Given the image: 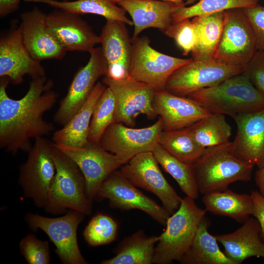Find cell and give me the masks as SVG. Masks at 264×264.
I'll return each instance as SVG.
<instances>
[{
    "label": "cell",
    "instance_id": "4316f807",
    "mask_svg": "<svg viewBox=\"0 0 264 264\" xmlns=\"http://www.w3.org/2000/svg\"><path fill=\"white\" fill-rule=\"evenodd\" d=\"M210 220L201 221L194 241L179 262L182 264H235L220 249L218 241L208 232Z\"/></svg>",
    "mask_w": 264,
    "mask_h": 264
},
{
    "label": "cell",
    "instance_id": "6da1fadb",
    "mask_svg": "<svg viewBox=\"0 0 264 264\" xmlns=\"http://www.w3.org/2000/svg\"><path fill=\"white\" fill-rule=\"evenodd\" d=\"M9 81H0V147L16 154L28 152L31 140L44 137L55 129L44 118V114L55 104L58 95L52 90L53 82L46 76L31 78L29 88L21 99H13L7 93Z\"/></svg>",
    "mask_w": 264,
    "mask_h": 264
},
{
    "label": "cell",
    "instance_id": "7c38bea8",
    "mask_svg": "<svg viewBox=\"0 0 264 264\" xmlns=\"http://www.w3.org/2000/svg\"><path fill=\"white\" fill-rule=\"evenodd\" d=\"M119 171L135 186L155 195L171 215L179 208L181 198L164 177L152 152L134 156Z\"/></svg>",
    "mask_w": 264,
    "mask_h": 264
},
{
    "label": "cell",
    "instance_id": "ac0fdd59",
    "mask_svg": "<svg viewBox=\"0 0 264 264\" xmlns=\"http://www.w3.org/2000/svg\"><path fill=\"white\" fill-rule=\"evenodd\" d=\"M46 23L49 32L66 51L89 52L100 44V37L80 15L56 9L46 14Z\"/></svg>",
    "mask_w": 264,
    "mask_h": 264
},
{
    "label": "cell",
    "instance_id": "9a60e30c",
    "mask_svg": "<svg viewBox=\"0 0 264 264\" xmlns=\"http://www.w3.org/2000/svg\"><path fill=\"white\" fill-rule=\"evenodd\" d=\"M89 53L88 62L76 73L55 114L54 121L60 125L70 120L85 103L98 79L106 75L107 65L101 47H94Z\"/></svg>",
    "mask_w": 264,
    "mask_h": 264
},
{
    "label": "cell",
    "instance_id": "cb8c5ba5",
    "mask_svg": "<svg viewBox=\"0 0 264 264\" xmlns=\"http://www.w3.org/2000/svg\"><path fill=\"white\" fill-rule=\"evenodd\" d=\"M214 236L224 247V254L235 264H241L253 256L264 258V243L256 218H248L241 227L231 233Z\"/></svg>",
    "mask_w": 264,
    "mask_h": 264
},
{
    "label": "cell",
    "instance_id": "b9f144b4",
    "mask_svg": "<svg viewBox=\"0 0 264 264\" xmlns=\"http://www.w3.org/2000/svg\"><path fill=\"white\" fill-rule=\"evenodd\" d=\"M21 0H0V16L3 18L17 10Z\"/></svg>",
    "mask_w": 264,
    "mask_h": 264
},
{
    "label": "cell",
    "instance_id": "f35d334b",
    "mask_svg": "<svg viewBox=\"0 0 264 264\" xmlns=\"http://www.w3.org/2000/svg\"><path fill=\"white\" fill-rule=\"evenodd\" d=\"M243 72L253 85L264 94V49L255 52Z\"/></svg>",
    "mask_w": 264,
    "mask_h": 264
},
{
    "label": "cell",
    "instance_id": "5bb4252c",
    "mask_svg": "<svg viewBox=\"0 0 264 264\" xmlns=\"http://www.w3.org/2000/svg\"><path fill=\"white\" fill-rule=\"evenodd\" d=\"M54 144L81 170L86 180L87 194L91 201L97 196L100 186L107 177L125 164L122 159L106 150L99 143L88 141L82 147Z\"/></svg>",
    "mask_w": 264,
    "mask_h": 264
},
{
    "label": "cell",
    "instance_id": "1f68e13d",
    "mask_svg": "<svg viewBox=\"0 0 264 264\" xmlns=\"http://www.w3.org/2000/svg\"><path fill=\"white\" fill-rule=\"evenodd\" d=\"M152 152L158 164L174 178L186 196L194 199L197 198L199 193L193 165L179 160L169 154L159 144Z\"/></svg>",
    "mask_w": 264,
    "mask_h": 264
},
{
    "label": "cell",
    "instance_id": "277c9868",
    "mask_svg": "<svg viewBox=\"0 0 264 264\" xmlns=\"http://www.w3.org/2000/svg\"><path fill=\"white\" fill-rule=\"evenodd\" d=\"M56 173L44 207L47 213L66 214L70 211L89 215L92 211L85 177L77 164L53 142Z\"/></svg>",
    "mask_w": 264,
    "mask_h": 264
},
{
    "label": "cell",
    "instance_id": "74e56055",
    "mask_svg": "<svg viewBox=\"0 0 264 264\" xmlns=\"http://www.w3.org/2000/svg\"><path fill=\"white\" fill-rule=\"evenodd\" d=\"M21 254L29 264H48L50 262L49 244L34 235L24 237L19 244Z\"/></svg>",
    "mask_w": 264,
    "mask_h": 264
},
{
    "label": "cell",
    "instance_id": "83f0119b",
    "mask_svg": "<svg viewBox=\"0 0 264 264\" xmlns=\"http://www.w3.org/2000/svg\"><path fill=\"white\" fill-rule=\"evenodd\" d=\"M225 16V11L194 17L192 22L197 33V42L192 51L193 59L210 61L220 41Z\"/></svg>",
    "mask_w": 264,
    "mask_h": 264
},
{
    "label": "cell",
    "instance_id": "8d00e7d4",
    "mask_svg": "<svg viewBox=\"0 0 264 264\" xmlns=\"http://www.w3.org/2000/svg\"><path fill=\"white\" fill-rule=\"evenodd\" d=\"M163 33L173 39L182 49L183 54L192 52L197 42V33L194 24L190 19L172 23Z\"/></svg>",
    "mask_w": 264,
    "mask_h": 264
},
{
    "label": "cell",
    "instance_id": "603a6c76",
    "mask_svg": "<svg viewBox=\"0 0 264 264\" xmlns=\"http://www.w3.org/2000/svg\"><path fill=\"white\" fill-rule=\"evenodd\" d=\"M131 16L134 25L132 38L153 27L164 32L171 24L174 12L185 5L156 0H114Z\"/></svg>",
    "mask_w": 264,
    "mask_h": 264
},
{
    "label": "cell",
    "instance_id": "5b68a950",
    "mask_svg": "<svg viewBox=\"0 0 264 264\" xmlns=\"http://www.w3.org/2000/svg\"><path fill=\"white\" fill-rule=\"evenodd\" d=\"M194 199L181 198L178 210L167 219L166 229L159 236L153 263L168 264L180 262L191 245L199 225L206 213Z\"/></svg>",
    "mask_w": 264,
    "mask_h": 264
},
{
    "label": "cell",
    "instance_id": "484cf974",
    "mask_svg": "<svg viewBox=\"0 0 264 264\" xmlns=\"http://www.w3.org/2000/svg\"><path fill=\"white\" fill-rule=\"evenodd\" d=\"M202 201L206 211L229 217L239 223H243L253 214V202L250 195L237 194L227 188L205 194Z\"/></svg>",
    "mask_w": 264,
    "mask_h": 264
},
{
    "label": "cell",
    "instance_id": "f6af8a7d",
    "mask_svg": "<svg viewBox=\"0 0 264 264\" xmlns=\"http://www.w3.org/2000/svg\"><path fill=\"white\" fill-rule=\"evenodd\" d=\"M61 1H69V0H61Z\"/></svg>",
    "mask_w": 264,
    "mask_h": 264
},
{
    "label": "cell",
    "instance_id": "8fae6325",
    "mask_svg": "<svg viewBox=\"0 0 264 264\" xmlns=\"http://www.w3.org/2000/svg\"><path fill=\"white\" fill-rule=\"evenodd\" d=\"M102 81L111 89L114 96V122L132 127L140 114L146 115L150 120L157 116L153 106L156 91L153 86L130 77L113 80L104 76Z\"/></svg>",
    "mask_w": 264,
    "mask_h": 264
},
{
    "label": "cell",
    "instance_id": "bcb514c9",
    "mask_svg": "<svg viewBox=\"0 0 264 264\" xmlns=\"http://www.w3.org/2000/svg\"><path fill=\"white\" fill-rule=\"evenodd\" d=\"M256 0L257 1V2H258L259 0Z\"/></svg>",
    "mask_w": 264,
    "mask_h": 264
},
{
    "label": "cell",
    "instance_id": "7402d4cb",
    "mask_svg": "<svg viewBox=\"0 0 264 264\" xmlns=\"http://www.w3.org/2000/svg\"><path fill=\"white\" fill-rule=\"evenodd\" d=\"M233 118L237 128L232 142L235 154L258 169L262 168L264 165V110L239 114Z\"/></svg>",
    "mask_w": 264,
    "mask_h": 264
},
{
    "label": "cell",
    "instance_id": "60d3db41",
    "mask_svg": "<svg viewBox=\"0 0 264 264\" xmlns=\"http://www.w3.org/2000/svg\"><path fill=\"white\" fill-rule=\"evenodd\" d=\"M253 202V216L257 219L260 226V236L264 243V197L259 191L254 190L250 194Z\"/></svg>",
    "mask_w": 264,
    "mask_h": 264
},
{
    "label": "cell",
    "instance_id": "ba28073f",
    "mask_svg": "<svg viewBox=\"0 0 264 264\" xmlns=\"http://www.w3.org/2000/svg\"><path fill=\"white\" fill-rule=\"evenodd\" d=\"M132 56L130 77L153 86L156 91L165 90L173 73L192 59H182L160 52L150 45L148 37L132 38Z\"/></svg>",
    "mask_w": 264,
    "mask_h": 264
},
{
    "label": "cell",
    "instance_id": "d4e9b609",
    "mask_svg": "<svg viewBox=\"0 0 264 264\" xmlns=\"http://www.w3.org/2000/svg\"><path fill=\"white\" fill-rule=\"evenodd\" d=\"M107 87L98 82L85 103L70 120L53 133L52 140L58 145L82 147L88 142V136L95 106Z\"/></svg>",
    "mask_w": 264,
    "mask_h": 264
},
{
    "label": "cell",
    "instance_id": "9c48e42d",
    "mask_svg": "<svg viewBox=\"0 0 264 264\" xmlns=\"http://www.w3.org/2000/svg\"><path fill=\"white\" fill-rule=\"evenodd\" d=\"M243 66H234L218 62L192 60L181 66L170 76L165 90L186 97L202 88L215 86L224 80L242 72Z\"/></svg>",
    "mask_w": 264,
    "mask_h": 264
},
{
    "label": "cell",
    "instance_id": "8992f818",
    "mask_svg": "<svg viewBox=\"0 0 264 264\" xmlns=\"http://www.w3.org/2000/svg\"><path fill=\"white\" fill-rule=\"evenodd\" d=\"M225 12L222 31L213 59L226 65L245 66L257 50L252 27L243 8Z\"/></svg>",
    "mask_w": 264,
    "mask_h": 264
},
{
    "label": "cell",
    "instance_id": "4dcf8cb0",
    "mask_svg": "<svg viewBox=\"0 0 264 264\" xmlns=\"http://www.w3.org/2000/svg\"><path fill=\"white\" fill-rule=\"evenodd\" d=\"M159 144L175 158L192 165L206 148L197 142L189 127L175 131H163L159 137Z\"/></svg>",
    "mask_w": 264,
    "mask_h": 264
},
{
    "label": "cell",
    "instance_id": "30bf717a",
    "mask_svg": "<svg viewBox=\"0 0 264 264\" xmlns=\"http://www.w3.org/2000/svg\"><path fill=\"white\" fill-rule=\"evenodd\" d=\"M84 216L76 211H70L58 218L28 213L25 220L31 229H41L48 236L64 264H86L88 263L82 255L77 238V228Z\"/></svg>",
    "mask_w": 264,
    "mask_h": 264
},
{
    "label": "cell",
    "instance_id": "7a4b0ae2",
    "mask_svg": "<svg viewBox=\"0 0 264 264\" xmlns=\"http://www.w3.org/2000/svg\"><path fill=\"white\" fill-rule=\"evenodd\" d=\"M186 97L212 113L226 114L232 118L264 110V94L253 85L243 71Z\"/></svg>",
    "mask_w": 264,
    "mask_h": 264
},
{
    "label": "cell",
    "instance_id": "f1b7e54d",
    "mask_svg": "<svg viewBox=\"0 0 264 264\" xmlns=\"http://www.w3.org/2000/svg\"><path fill=\"white\" fill-rule=\"evenodd\" d=\"M27 2L42 3L56 9H63L78 15L95 14L106 21H119L133 25L132 20L126 16V11L114 0H76L63 1L57 0H22Z\"/></svg>",
    "mask_w": 264,
    "mask_h": 264
},
{
    "label": "cell",
    "instance_id": "d590c367",
    "mask_svg": "<svg viewBox=\"0 0 264 264\" xmlns=\"http://www.w3.org/2000/svg\"><path fill=\"white\" fill-rule=\"evenodd\" d=\"M117 231L116 221L108 215L99 213L90 220L84 231L83 235L89 245L97 246L114 241Z\"/></svg>",
    "mask_w": 264,
    "mask_h": 264
},
{
    "label": "cell",
    "instance_id": "44dd1931",
    "mask_svg": "<svg viewBox=\"0 0 264 264\" xmlns=\"http://www.w3.org/2000/svg\"><path fill=\"white\" fill-rule=\"evenodd\" d=\"M153 106L161 118L165 131L188 127L212 114L188 97L177 96L165 90L156 91Z\"/></svg>",
    "mask_w": 264,
    "mask_h": 264
},
{
    "label": "cell",
    "instance_id": "7bdbcfd3",
    "mask_svg": "<svg viewBox=\"0 0 264 264\" xmlns=\"http://www.w3.org/2000/svg\"><path fill=\"white\" fill-rule=\"evenodd\" d=\"M255 181L258 187L260 193L264 197V165L256 171Z\"/></svg>",
    "mask_w": 264,
    "mask_h": 264
},
{
    "label": "cell",
    "instance_id": "836d02e7",
    "mask_svg": "<svg viewBox=\"0 0 264 264\" xmlns=\"http://www.w3.org/2000/svg\"><path fill=\"white\" fill-rule=\"evenodd\" d=\"M257 4L256 0H199L192 6L183 5L177 8L173 14L172 23L231 9H244Z\"/></svg>",
    "mask_w": 264,
    "mask_h": 264
},
{
    "label": "cell",
    "instance_id": "d6a6232c",
    "mask_svg": "<svg viewBox=\"0 0 264 264\" xmlns=\"http://www.w3.org/2000/svg\"><path fill=\"white\" fill-rule=\"evenodd\" d=\"M195 139L203 148L227 143L232 134L224 114L212 113L189 127Z\"/></svg>",
    "mask_w": 264,
    "mask_h": 264
},
{
    "label": "cell",
    "instance_id": "e575fe53",
    "mask_svg": "<svg viewBox=\"0 0 264 264\" xmlns=\"http://www.w3.org/2000/svg\"><path fill=\"white\" fill-rule=\"evenodd\" d=\"M115 102L111 89L106 87L93 110L89 127L88 141L99 143L104 132L114 122Z\"/></svg>",
    "mask_w": 264,
    "mask_h": 264
},
{
    "label": "cell",
    "instance_id": "3957f363",
    "mask_svg": "<svg viewBox=\"0 0 264 264\" xmlns=\"http://www.w3.org/2000/svg\"><path fill=\"white\" fill-rule=\"evenodd\" d=\"M199 193L221 191L232 183L249 181L254 166L235 154L232 142L206 148L193 164Z\"/></svg>",
    "mask_w": 264,
    "mask_h": 264
},
{
    "label": "cell",
    "instance_id": "4fadbf2b",
    "mask_svg": "<svg viewBox=\"0 0 264 264\" xmlns=\"http://www.w3.org/2000/svg\"><path fill=\"white\" fill-rule=\"evenodd\" d=\"M163 131V122L160 117L153 125L139 129L114 122L104 132L99 143L126 163L139 154L153 152L159 144Z\"/></svg>",
    "mask_w": 264,
    "mask_h": 264
},
{
    "label": "cell",
    "instance_id": "e0dca14e",
    "mask_svg": "<svg viewBox=\"0 0 264 264\" xmlns=\"http://www.w3.org/2000/svg\"><path fill=\"white\" fill-rule=\"evenodd\" d=\"M28 75L31 78L45 75L44 67L32 58L23 42L20 25L0 39V77L18 85Z\"/></svg>",
    "mask_w": 264,
    "mask_h": 264
},
{
    "label": "cell",
    "instance_id": "d6986e66",
    "mask_svg": "<svg viewBox=\"0 0 264 264\" xmlns=\"http://www.w3.org/2000/svg\"><path fill=\"white\" fill-rule=\"evenodd\" d=\"M126 25L119 21H107L99 36L107 65L105 77L113 80L130 77L132 45Z\"/></svg>",
    "mask_w": 264,
    "mask_h": 264
},
{
    "label": "cell",
    "instance_id": "52a82bcc",
    "mask_svg": "<svg viewBox=\"0 0 264 264\" xmlns=\"http://www.w3.org/2000/svg\"><path fill=\"white\" fill-rule=\"evenodd\" d=\"M53 143L44 137L35 139L25 162L20 167L19 181L25 197L44 208L56 173Z\"/></svg>",
    "mask_w": 264,
    "mask_h": 264
},
{
    "label": "cell",
    "instance_id": "2e32d148",
    "mask_svg": "<svg viewBox=\"0 0 264 264\" xmlns=\"http://www.w3.org/2000/svg\"><path fill=\"white\" fill-rule=\"evenodd\" d=\"M119 171L110 174L100 186L97 196L108 199L110 205L123 211L138 209L163 225L171 215L163 207L142 193Z\"/></svg>",
    "mask_w": 264,
    "mask_h": 264
},
{
    "label": "cell",
    "instance_id": "ffe728a7",
    "mask_svg": "<svg viewBox=\"0 0 264 264\" xmlns=\"http://www.w3.org/2000/svg\"><path fill=\"white\" fill-rule=\"evenodd\" d=\"M22 34L23 43L35 60L64 58L66 51L49 32L46 14L37 7L21 14Z\"/></svg>",
    "mask_w": 264,
    "mask_h": 264
},
{
    "label": "cell",
    "instance_id": "ee69618b",
    "mask_svg": "<svg viewBox=\"0 0 264 264\" xmlns=\"http://www.w3.org/2000/svg\"><path fill=\"white\" fill-rule=\"evenodd\" d=\"M163 1L172 2L178 4L185 5L183 0H163Z\"/></svg>",
    "mask_w": 264,
    "mask_h": 264
},
{
    "label": "cell",
    "instance_id": "ab89813d",
    "mask_svg": "<svg viewBox=\"0 0 264 264\" xmlns=\"http://www.w3.org/2000/svg\"><path fill=\"white\" fill-rule=\"evenodd\" d=\"M243 10L252 27L257 50L264 49V6L257 4Z\"/></svg>",
    "mask_w": 264,
    "mask_h": 264
},
{
    "label": "cell",
    "instance_id": "f546056e",
    "mask_svg": "<svg viewBox=\"0 0 264 264\" xmlns=\"http://www.w3.org/2000/svg\"><path fill=\"white\" fill-rule=\"evenodd\" d=\"M158 236H147L138 231L125 238L116 249L115 255L103 261L102 264H151Z\"/></svg>",
    "mask_w": 264,
    "mask_h": 264
}]
</instances>
